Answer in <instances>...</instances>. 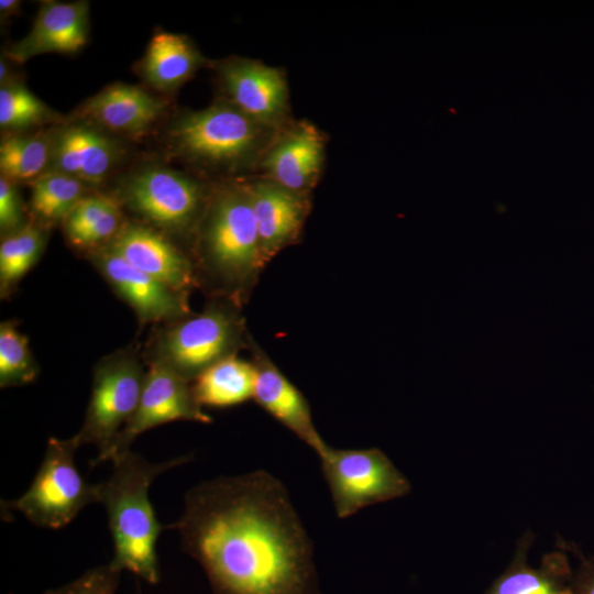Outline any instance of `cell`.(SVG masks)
<instances>
[{
	"mask_svg": "<svg viewBox=\"0 0 594 594\" xmlns=\"http://www.w3.org/2000/svg\"><path fill=\"white\" fill-rule=\"evenodd\" d=\"M173 528L212 594H321L312 542L287 490L266 471L195 485Z\"/></svg>",
	"mask_w": 594,
	"mask_h": 594,
	"instance_id": "obj_1",
	"label": "cell"
},
{
	"mask_svg": "<svg viewBox=\"0 0 594 594\" xmlns=\"http://www.w3.org/2000/svg\"><path fill=\"white\" fill-rule=\"evenodd\" d=\"M190 251L198 287L243 307L265 267L244 176L212 186Z\"/></svg>",
	"mask_w": 594,
	"mask_h": 594,
	"instance_id": "obj_2",
	"label": "cell"
},
{
	"mask_svg": "<svg viewBox=\"0 0 594 594\" xmlns=\"http://www.w3.org/2000/svg\"><path fill=\"white\" fill-rule=\"evenodd\" d=\"M191 455L152 463L129 450L112 460L110 477L100 483V501L108 514L114 554L110 563L150 584L160 581L156 542L163 530L148 497L153 481L185 464Z\"/></svg>",
	"mask_w": 594,
	"mask_h": 594,
	"instance_id": "obj_3",
	"label": "cell"
},
{
	"mask_svg": "<svg viewBox=\"0 0 594 594\" xmlns=\"http://www.w3.org/2000/svg\"><path fill=\"white\" fill-rule=\"evenodd\" d=\"M277 132L221 98L205 109L180 116L168 138L174 154L196 167L239 177L257 170Z\"/></svg>",
	"mask_w": 594,
	"mask_h": 594,
	"instance_id": "obj_4",
	"label": "cell"
},
{
	"mask_svg": "<svg viewBox=\"0 0 594 594\" xmlns=\"http://www.w3.org/2000/svg\"><path fill=\"white\" fill-rule=\"evenodd\" d=\"M242 307L211 298L198 314L163 323L150 338L144 362L158 363L193 382L215 363L248 349Z\"/></svg>",
	"mask_w": 594,
	"mask_h": 594,
	"instance_id": "obj_5",
	"label": "cell"
},
{
	"mask_svg": "<svg viewBox=\"0 0 594 594\" xmlns=\"http://www.w3.org/2000/svg\"><path fill=\"white\" fill-rule=\"evenodd\" d=\"M212 186L177 170L148 167L131 175L116 198L140 222L191 246Z\"/></svg>",
	"mask_w": 594,
	"mask_h": 594,
	"instance_id": "obj_6",
	"label": "cell"
},
{
	"mask_svg": "<svg viewBox=\"0 0 594 594\" xmlns=\"http://www.w3.org/2000/svg\"><path fill=\"white\" fill-rule=\"evenodd\" d=\"M80 443L51 437L43 461L29 488L13 501L2 502L3 512H19L33 525L61 529L86 506L99 503L100 484L88 483L77 469L75 454Z\"/></svg>",
	"mask_w": 594,
	"mask_h": 594,
	"instance_id": "obj_7",
	"label": "cell"
},
{
	"mask_svg": "<svg viewBox=\"0 0 594 594\" xmlns=\"http://www.w3.org/2000/svg\"><path fill=\"white\" fill-rule=\"evenodd\" d=\"M146 371L136 348L117 350L101 358L92 372L90 399L82 426L75 435L81 444H94L95 466L108 455L139 405Z\"/></svg>",
	"mask_w": 594,
	"mask_h": 594,
	"instance_id": "obj_8",
	"label": "cell"
},
{
	"mask_svg": "<svg viewBox=\"0 0 594 594\" xmlns=\"http://www.w3.org/2000/svg\"><path fill=\"white\" fill-rule=\"evenodd\" d=\"M317 455L340 519L410 491L406 476L377 448L336 449L326 444Z\"/></svg>",
	"mask_w": 594,
	"mask_h": 594,
	"instance_id": "obj_9",
	"label": "cell"
},
{
	"mask_svg": "<svg viewBox=\"0 0 594 594\" xmlns=\"http://www.w3.org/2000/svg\"><path fill=\"white\" fill-rule=\"evenodd\" d=\"M215 68L222 99L273 130L289 123V89L285 72L257 59L229 57Z\"/></svg>",
	"mask_w": 594,
	"mask_h": 594,
	"instance_id": "obj_10",
	"label": "cell"
},
{
	"mask_svg": "<svg viewBox=\"0 0 594 594\" xmlns=\"http://www.w3.org/2000/svg\"><path fill=\"white\" fill-rule=\"evenodd\" d=\"M212 422L197 403L191 383L158 363H147L146 375L136 410L117 438L107 461L130 450L143 432L173 421Z\"/></svg>",
	"mask_w": 594,
	"mask_h": 594,
	"instance_id": "obj_11",
	"label": "cell"
},
{
	"mask_svg": "<svg viewBox=\"0 0 594 594\" xmlns=\"http://www.w3.org/2000/svg\"><path fill=\"white\" fill-rule=\"evenodd\" d=\"M327 135L307 120L278 130L263 154L257 175L299 195L310 196L326 163Z\"/></svg>",
	"mask_w": 594,
	"mask_h": 594,
	"instance_id": "obj_12",
	"label": "cell"
},
{
	"mask_svg": "<svg viewBox=\"0 0 594 594\" xmlns=\"http://www.w3.org/2000/svg\"><path fill=\"white\" fill-rule=\"evenodd\" d=\"M112 290L134 311L140 323L178 320L193 314L189 294L136 270L108 248L87 254Z\"/></svg>",
	"mask_w": 594,
	"mask_h": 594,
	"instance_id": "obj_13",
	"label": "cell"
},
{
	"mask_svg": "<svg viewBox=\"0 0 594 594\" xmlns=\"http://www.w3.org/2000/svg\"><path fill=\"white\" fill-rule=\"evenodd\" d=\"M106 248L131 266L176 290L190 294L198 287L189 253L167 235L140 221L127 220Z\"/></svg>",
	"mask_w": 594,
	"mask_h": 594,
	"instance_id": "obj_14",
	"label": "cell"
},
{
	"mask_svg": "<svg viewBox=\"0 0 594 594\" xmlns=\"http://www.w3.org/2000/svg\"><path fill=\"white\" fill-rule=\"evenodd\" d=\"M265 266L295 244L311 210V197L293 193L261 176H244Z\"/></svg>",
	"mask_w": 594,
	"mask_h": 594,
	"instance_id": "obj_15",
	"label": "cell"
},
{
	"mask_svg": "<svg viewBox=\"0 0 594 594\" xmlns=\"http://www.w3.org/2000/svg\"><path fill=\"white\" fill-rule=\"evenodd\" d=\"M248 349L255 367L252 399L318 454L327 443L315 427L307 398L276 366L251 334Z\"/></svg>",
	"mask_w": 594,
	"mask_h": 594,
	"instance_id": "obj_16",
	"label": "cell"
},
{
	"mask_svg": "<svg viewBox=\"0 0 594 594\" xmlns=\"http://www.w3.org/2000/svg\"><path fill=\"white\" fill-rule=\"evenodd\" d=\"M89 32L87 1L42 3L30 32L13 44L8 57L16 63L47 53L72 54L85 46Z\"/></svg>",
	"mask_w": 594,
	"mask_h": 594,
	"instance_id": "obj_17",
	"label": "cell"
},
{
	"mask_svg": "<svg viewBox=\"0 0 594 594\" xmlns=\"http://www.w3.org/2000/svg\"><path fill=\"white\" fill-rule=\"evenodd\" d=\"M118 158V144L91 124L67 125L52 139V170L74 176L86 185L105 182Z\"/></svg>",
	"mask_w": 594,
	"mask_h": 594,
	"instance_id": "obj_18",
	"label": "cell"
},
{
	"mask_svg": "<svg viewBox=\"0 0 594 594\" xmlns=\"http://www.w3.org/2000/svg\"><path fill=\"white\" fill-rule=\"evenodd\" d=\"M164 109V102L144 89L117 82L88 99L81 113L110 131L138 136L152 128Z\"/></svg>",
	"mask_w": 594,
	"mask_h": 594,
	"instance_id": "obj_19",
	"label": "cell"
},
{
	"mask_svg": "<svg viewBox=\"0 0 594 594\" xmlns=\"http://www.w3.org/2000/svg\"><path fill=\"white\" fill-rule=\"evenodd\" d=\"M532 541L531 532L519 539L514 559L486 594H573V572L566 554L563 551L548 553L540 568L534 569L527 562Z\"/></svg>",
	"mask_w": 594,
	"mask_h": 594,
	"instance_id": "obj_20",
	"label": "cell"
},
{
	"mask_svg": "<svg viewBox=\"0 0 594 594\" xmlns=\"http://www.w3.org/2000/svg\"><path fill=\"white\" fill-rule=\"evenodd\" d=\"M206 58L184 35L160 32L150 41L140 69L145 81L162 91H172L189 80Z\"/></svg>",
	"mask_w": 594,
	"mask_h": 594,
	"instance_id": "obj_21",
	"label": "cell"
},
{
	"mask_svg": "<svg viewBox=\"0 0 594 594\" xmlns=\"http://www.w3.org/2000/svg\"><path fill=\"white\" fill-rule=\"evenodd\" d=\"M122 205L105 194L86 195L62 223L70 245L87 254L108 245L125 223Z\"/></svg>",
	"mask_w": 594,
	"mask_h": 594,
	"instance_id": "obj_22",
	"label": "cell"
},
{
	"mask_svg": "<svg viewBox=\"0 0 594 594\" xmlns=\"http://www.w3.org/2000/svg\"><path fill=\"white\" fill-rule=\"evenodd\" d=\"M254 384L252 361L232 355L200 373L191 382V389L201 407L229 408L252 399Z\"/></svg>",
	"mask_w": 594,
	"mask_h": 594,
	"instance_id": "obj_23",
	"label": "cell"
},
{
	"mask_svg": "<svg viewBox=\"0 0 594 594\" xmlns=\"http://www.w3.org/2000/svg\"><path fill=\"white\" fill-rule=\"evenodd\" d=\"M48 228L29 221L20 230L2 237L0 244V296L13 294L26 273L38 262L47 242Z\"/></svg>",
	"mask_w": 594,
	"mask_h": 594,
	"instance_id": "obj_24",
	"label": "cell"
},
{
	"mask_svg": "<svg viewBox=\"0 0 594 594\" xmlns=\"http://www.w3.org/2000/svg\"><path fill=\"white\" fill-rule=\"evenodd\" d=\"M86 193V184L74 176L56 170L44 173L32 182L33 221L46 228L63 223Z\"/></svg>",
	"mask_w": 594,
	"mask_h": 594,
	"instance_id": "obj_25",
	"label": "cell"
},
{
	"mask_svg": "<svg viewBox=\"0 0 594 594\" xmlns=\"http://www.w3.org/2000/svg\"><path fill=\"white\" fill-rule=\"evenodd\" d=\"M52 161V139L40 135H12L0 145L1 177L12 183L33 182Z\"/></svg>",
	"mask_w": 594,
	"mask_h": 594,
	"instance_id": "obj_26",
	"label": "cell"
},
{
	"mask_svg": "<svg viewBox=\"0 0 594 594\" xmlns=\"http://www.w3.org/2000/svg\"><path fill=\"white\" fill-rule=\"evenodd\" d=\"M40 369L15 321L0 324V387L22 386L32 383Z\"/></svg>",
	"mask_w": 594,
	"mask_h": 594,
	"instance_id": "obj_27",
	"label": "cell"
},
{
	"mask_svg": "<svg viewBox=\"0 0 594 594\" xmlns=\"http://www.w3.org/2000/svg\"><path fill=\"white\" fill-rule=\"evenodd\" d=\"M52 110L24 85L7 82L0 89V127L20 131L53 120Z\"/></svg>",
	"mask_w": 594,
	"mask_h": 594,
	"instance_id": "obj_28",
	"label": "cell"
},
{
	"mask_svg": "<svg viewBox=\"0 0 594 594\" xmlns=\"http://www.w3.org/2000/svg\"><path fill=\"white\" fill-rule=\"evenodd\" d=\"M122 571L111 563L86 571L78 579L44 594H116Z\"/></svg>",
	"mask_w": 594,
	"mask_h": 594,
	"instance_id": "obj_29",
	"label": "cell"
},
{
	"mask_svg": "<svg viewBox=\"0 0 594 594\" xmlns=\"http://www.w3.org/2000/svg\"><path fill=\"white\" fill-rule=\"evenodd\" d=\"M29 221L24 217L21 196L15 184L0 178V230L2 237L13 233Z\"/></svg>",
	"mask_w": 594,
	"mask_h": 594,
	"instance_id": "obj_30",
	"label": "cell"
},
{
	"mask_svg": "<svg viewBox=\"0 0 594 594\" xmlns=\"http://www.w3.org/2000/svg\"><path fill=\"white\" fill-rule=\"evenodd\" d=\"M559 548L572 551L580 559V564L572 579L573 594H594V556L586 559L575 544L563 540L558 544Z\"/></svg>",
	"mask_w": 594,
	"mask_h": 594,
	"instance_id": "obj_31",
	"label": "cell"
},
{
	"mask_svg": "<svg viewBox=\"0 0 594 594\" xmlns=\"http://www.w3.org/2000/svg\"><path fill=\"white\" fill-rule=\"evenodd\" d=\"M20 6H21V2L18 0H1L0 1L1 20H7L8 18L18 13Z\"/></svg>",
	"mask_w": 594,
	"mask_h": 594,
	"instance_id": "obj_32",
	"label": "cell"
}]
</instances>
